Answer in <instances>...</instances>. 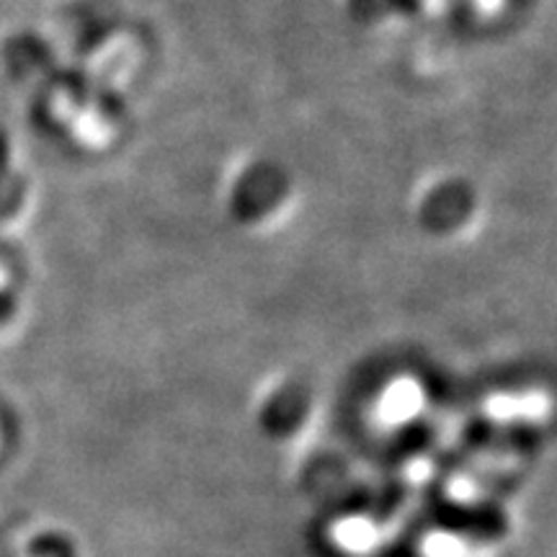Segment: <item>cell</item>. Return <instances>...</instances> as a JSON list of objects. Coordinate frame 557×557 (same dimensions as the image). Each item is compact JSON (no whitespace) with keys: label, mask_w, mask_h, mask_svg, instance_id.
Returning a JSON list of instances; mask_svg holds the SVG:
<instances>
[]
</instances>
